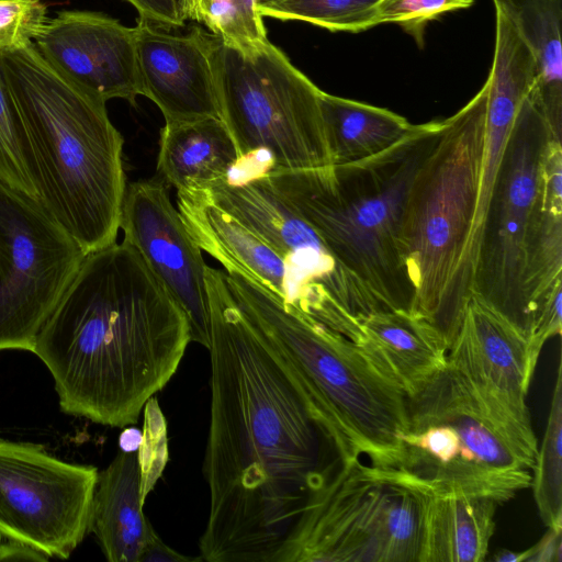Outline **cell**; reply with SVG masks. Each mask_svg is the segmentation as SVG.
<instances>
[{
    "label": "cell",
    "mask_w": 562,
    "mask_h": 562,
    "mask_svg": "<svg viewBox=\"0 0 562 562\" xmlns=\"http://www.w3.org/2000/svg\"><path fill=\"white\" fill-rule=\"evenodd\" d=\"M474 0H381L376 8V25L395 23L424 45L429 22L446 12L470 8Z\"/></svg>",
    "instance_id": "f546056e"
},
{
    "label": "cell",
    "mask_w": 562,
    "mask_h": 562,
    "mask_svg": "<svg viewBox=\"0 0 562 562\" xmlns=\"http://www.w3.org/2000/svg\"><path fill=\"white\" fill-rule=\"evenodd\" d=\"M522 259L527 331L544 299L562 282V143L555 138L548 143L542 159L540 190L528 221Z\"/></svg>",
    "instance_id": "44dd1931"
},
{
    "label": "cell",
    "mask_w": 562,
    "mask_h": 562,
    "mask_svg": "<svg viewBox=\"0 0 562 562\" xmlns=\"http://www.w3.org/2000/svg\"><path fill=\"white\" fill-rule=\"evenodd\" d=\"M561 532L562 530L548 528L543 538L533 547L528 549L529 555L527 561L561 562Z\"/></svg>",
    "instance_id": "d590c367"
},
{
    "label": "cell",
    "mask_w": 562,
    "mask_h": 562,
    "mask_svg": "<svg viewBox=\"0 0 562 562\" xmlns=\"http://www.w3.org/2000/svg\"><path fill=\"white\" fill-rule=\"evenodd\" d=\"M237 162L235 142L218 117L166 122L160 130L157 172L176 190L225 181Z\"/></svg>",
    "instance_id": "603a6c76"
},
{
    "label": "cell",
    "mask_w": 562,
    "mask_h": 562,
    "mask_svg": "<svg viewBox=\"0 0 562 562\" xmlns=\"http://www.w3.org/2000/svg\"><path fill=\"white\" fill-rule=\"evenodd\" d=\"M400 469L432 485L498 504L531 484L535 460L491 415L449 364L407 398Z\"/></svg>",
    "instance_id": "ba28073f"
},
{
    "label": "cell",
    "mask_w": 562,
    "mask_h": 562,
    "mask_svg": "<svg viewBox=\"0 0 562 562\" xmlns=\"http://www.w3.org/2000/svg\"><path fill=\"white\" fill-rule=\"evenodd\" d=\"M442 127L443 120L413 125L396 144L360 161L262 176L383 310L412 311L415 292L401 247L404 212Z\"/></svg>",
    "instance_id": "277c9868"
},
{
    "label": "cell",
    "mask_w": 562,
    "mask_h": 562,
    "mask_svg": "<svg viewBox=\"0 0 562 562\" xmlns=\"http://www.w3.org/2000/svg\"><path fill=\"white\" fill-rule=\"evenodd\" d=\"M213 67L221 120L238 160L267 170L331 164L322 90L269 40L237 47L213 35Z\"/></svg>",
    "instance_id": "52a82bcc"
},
{
    "label": "cell",
    "mask_w": 562,
    "mask_h": 562,
    "mask_svg": "<svg viewBox=\"0 0 562 562\" xmlns=\"http://www.w3.org/2000/svg\"><path fill=\"white\" fill-rule=\"evenodd\" d=\"M391 474L411 488L422 509L417 562H481L495 530L496 501L424 482L400 468Z\"/></svg>",
    "instance_id": "d6986e66"
},
{
    "label": "cell",
    "mask_w": 562,
    "mask_h": 562,
    "mask_svg": "<svg viewBox=\"0 0 562 562\" xmlns=\"http://www.w3.org/2000/svg\"><path fill=\"white\" fill-rule=\"evenodd\" d=\"M180 217L201 250L282 302L321 321V305L291 266L260 236L217 206L203 188L177 190Z\"/></svg>",
    "instance_id": "ac0fdd59"
},
{
    "label": "cell",
    "mask_w": 562,
    "mask_h": 562,
    "mask_svg": "<svg viewBox=\"0 0 562 562\" xmlns=\"http://www.w3.org/2000/svg\"><path fill=\"white\" fill-rule=\"evenodd\" d=\"M203 189L217 206L260 236L291 266L316 296L322 324L350 337L359 317L385 311L262 176L239 183L220 181Z\"/></svg>",
    "instance_id": "4fadbf2b"
},
{
    "label": "cell",
    "mask_w": 562,
    "mask_h": 562,
    "mask_svg": "<svg viewBox=\"0 0 562 562\" xmlns=\"http://www.w3.org/2000/svg\"><path fill=\"white\" fill-rule=\"evenodd\" d=\"M135 29L140 92L159 108L165 121L221 119L213 36L198 27L173 34L145 19Z\"/></svg>",
    "instance_id": "e0dca14e"
},
{
    "label": "cell",
    "mask_w": 562,
    "mask_h": 562,
    "mask_svg": "<svg viewBox=\"0 0 562 562\" xmlns=\"http://www.w3.org/2000/svg\"><path fill=\"white\" fill-rule=\"evenodd\" d=\"M137 457L140 467V497L145 504L168 460L166 420L154 396L144 407V426Z\"/></svg>",
    "instance_id": "4dcf8cb0"
},
{
    "label": "cell",
    "mask_w": 562,
    "mask_h": 562,
    "mask_svg": "<svg viewBox=\"0 0 562 562\" xmlns=\"http://www.w3.org/2000/svg\"><path fill=\"white\" fill-rule=\"evenodd\" d=\"M194 20L223 42L247 47L268 40L257 0H200Z\"/></svg>",
    "instance_id": "f1b7e54d"
},
{
    "label": "cell",
    "mask_w": 562,
    "mask_h": 562,
    "mask_svg": "<svg viewBox=\"0 0 562 562\" xmlns=\"http://www.w3.org/2000/svg\"><path fill=\"white\" fill-rule=\"evenodd\" d=\"M533 498L543 524L562 530V368L558 367L548 422L531 469Z\"/></svg>",
    "instance_id": "484cf974"
},
{
    "label": "cell",
    "mask_w": 562,
    "mask_h": 562,
    "mask_svg": "<svg viewBox=\"0 0 562 562\" xmlns=\"http://www.w3.org/2000/svg\"><path fill=\"white\" fill-rule=\"evenodd\" d=\"M211 405L202 561L277 562L341 464L305 381L206 267Z\"/></svg>",
    "instance_id": "6da1fadb"
},
{
    "label": "cell",
    "mask_w": 562,
    "mask_h": 562,
    "mask_svg": "<svg viewBox=\"0 0 562 562\" xmlns=\"http://www.w3.org/2000/svg\"><path fill=\"white\" fill-rule=\"evenodd\" d=\"M356 344L406 395H416L448 366L449 342L429 321L395 308L358 318Z\"/></svg>",
    "instance_id": "ffe728a7"
},
{
    "label": "cell",
    "mask_w": 562,
    "mask_h": 562,
    "mask_svg": "<svg viewBox=\"0 0 562 562\" xmlns=\"http://www.w3.org/2000/svg\"><path fill=\"white\" fill-rule=\"evenodd\" d=\"M516 29L535 59L537 76L528 97L553 135H562V0H493Z\"/></svg>",
    "instance_id": "cb8c5ba5"
},
{
    "label": "cell",
    "mask_w": 562,
    "mask_h": 562,
    "mask_svg": "<svg viewBox=\"0 0 562 562\" xmlns=\"http://www.w3.org/2000/svg\"><path fill=\"white\" fill-rule=\"evenodd\" d=\"M0 66L40 201L86 255L115 243L126 192L124 139L105 102L63 76L33 44L0 53Z\"/></svg>",
    "instance_id": "3957f363"
},
{
    "label": "cell",
    "mask_w": 562,
    "mask_h": 562,
    "mask_svg": "<svg viewBox=\"0 0 562 562\" xmlns=\"http://www.w3.org/2000/svg\"><path fill=\"white\" fill-rule=\"evenodd\" d=\"M422 509L387 467L341 463L277 562H417Z\"/></svg>",
    "instance_id": "9c48e42d"
},
{
    "label": "cell",
    "mask_w": 562,
    "mask_h": 562,
    "mask_svg": "<svg viewBox=\"0 0 562 562\" xmlns=\"http://www.w3.org/2000/svg\"><path fill=\"white\" fill-rule=\"evenodd\" d=\"M142 432L136 428L124 429L119 438V445L124 452H135L140 443Z\"/></svg>",
    "instance_id": "74e56055"
},
{
    "label": "cell",
    "mask_w": 562,
    "mask_h": 562,
    "mask_svg": "<svg viewBox=\"0 0 562 562\" xmlns=\"http://www.w3.org/2000/svg\"><path fill=\"white\" fill-rule=\"evenodd\" d=\"M33 45L56 70L98 100L124 99L135 105L142 95L135 27L99 12L61 11L46 20Z\"/></svg>",
    "instance_id": "2e32d148"
},
{
    "label": "cell",
    "mask_w": 562,
    "mask_h": 562,
    "mask_svg": "<svg viewBox=\"0 0 562 562\" xmlns=\"http://www.w3.org/2000/svg\"><path fill=\"white\" fill-rule=\"evenodd\" d=\"M487 80L457 113L420 165L408 193L401 247L414 286L412 312L449 346L473 294L469 244L479 199L486 130Z\"/></svg>",
    "instance_id": "8992f818"
},
{
    "label": "cell",
    "mask_w": 562,
    "mask_h": 562,
    "mask_svg": "<svg viewBox=\"0 0 562 562\" xmlns=\"http://www.w3.org/2000/svg\"><path fill=\"white\" fill-rule=\"evenodd\" d=\"M319 104L333 165L373 157L396 144L413 127L405 117L387 109L324 91Z\"/></svg>",
    "instance_id": "d4e9b609"
},
{
    "label": "cell",
    "mask_w": 562,
    "mask_h": 562,
    "mask_svg": "<svg viewBox=\"0 0 562 562\" xmlns=\"http://www.w3.org/2000/svg\"><path fill=\"white\" fill-rule=\"evenodd\" d=\"M266 1H269V0H257V4H258V3L266 2Z\"/></svg>",
    "instance_id": "60d3db41"
},
{
    "label": "cell",
    "mask_w": 562,
    "mask_h": 562,
    "mask_svg": "<svg viewBox=\"0 0 562 562\" xmlns=\"http://www.w3.org/2000/svg\"><path fill=\"white\" fill-rule=\"evenodd\" d=\"M190 341L184 313L123 240L86 256L33 353L64 413L123 428L170 381Z\"/></svg>",
    "instance_id": "7a4b0ae2"
},
{
    "label": "cell",
    "mask_w": 562,
    "mask_h": 562,
    "mask_svg": "<svg viewBox=\"0 0 562 562\" xmlns=\"http://www.w3.org/2000/svg\"><path fill=\"white\" fill-rule=\"evenodd\" d=\"M552 138L559 139L541 110L527 95L505 145L474 268L473 294L524 333L527 327L521 294L524 239L540 190L542 159Z\"/></svg>",
    "instance_id": "8fae6325"
},
{
    "label": "cell",
    "mask_w": 562,
    "mask_h": 562,
    "mask_svg": "<svg viewBox=\"0 0 562 562\" xmlns=\"http://www.w3.org/2000/svg\"><path fill=\"white\" fill-rule=\"evenodd\" d=\"M120 228L171 299L184 313L191 341L211 345L206 267L165 183L157 179L126 186Z\"/></svg>",
    "instance_id": "9a60e30c"
},
{
    "label": "cell",
    "mask_w": 562,
    "mask_h": 562,
    "mask_svg": "<svg viewBox=\"0 0 562 562\" xmlns=\"http://www.w3.org/2000/svg\"><path fill=\"white\" fill-rule=\"evenodd\" d=\"M137 452L121 451L99 473L89 531L110 562H138L151 528L143 513Z\"/></svg>",
    "instance_id": "7402d4cb"
},
{
    "label": "cell",
    "mask_w": 562,
    "mask_h": 562,
    "mask_svg": "<svg viewBox=\"0 0 562 562\" xmlns=\"http://www.w3.org/2000/svg\"><path fill=\"white\" fill-rule=\"evenodd\" d=\"M447 359L491 415L536 461L538 443L526 404L535 368L524 330L472 294Z\"/></svg>",
    "instance_id": "5bb4252c"
},
{
    "label": "cell",
    "mask_w": 562,
    "mask_h": 562,
    "mask_svg": "<svg viewBox=\"0 0 562 562\" xmlns=\"http://www.w3.org/2000/svg\"><path fill=\"white\" fill-rule=\"evenodd\" d=\"M529 555V550L524 551H509V550H502L498 551L494 557L493 560L496 562H521L527 561Z\"/></svg>",
    "instance_id": "f35d334b"
},
{
    "label": "cell",
    "mask_w": 562,
    "mask_h": 562,
    "mask_svg": "<svg viewBox=\"0 0 562 562\" xmlns=\"http://www.w3.org/2000/svg\"><path fill=\"white\" fill-rule=\"evenodd\" d=\"M224 278L241 311L305 381L341 463L367 457L372 465L400 467L408 431L404 392L345 335L239 273Z\"/></svg>",
    "instance_id": "5b68a950"
},
{
    "label": "cell",
    "mask_w": 562,
    "mask_h": 562,
    "mask_svg": "<svg viewBox=\"0 0 562 562\" xmlns=\"http://www.w3.org/2000/svg\"><path fill=\"white\" fill-rule=\"evenodd\" d=\"M381 0H269L258 3L262 16L304 21L331 32L360 33L376 26Z\"/></svg>",
    "instance_id": "4316f807"
},
{
    "label": "cell",
    "mask_w": 562,
    "mask_h": 562,
    "mask_svg": "<svg viewBox=\"0 0 562 562\" xmlns=\"http://www.w3.org/2000/svg\"><path fill=\"white\" fill-rule=\"evenodd\" d=\"M145 19L170 30L194 18V0H126Z\"/></svg>",
    "instance_id": "836d02e7"
},
{
    "label": "cell",
    "mask_w": 562,
    "mask_h": 562,
    "mask_svg": "<svg viewBox=\"0 0 562 562\" xmlns=\"http://www.w3.org/2000/svg\"><path fill=\"white\" fill-rule=\"evenodd\" d=\"M46 20L40 0H0V53L33 44Z\"/></svg>",
    "instance_id": "1f68e13d"
},
{
    "label": "cell",
    "mask_w": 562,
    "mask_h": 562,
    "mask_svg": "<svg viewBox=\"0 0 562 562\" xmlns=\"http://www.w3.org/2000/svg\"><path fill=\"white\" fill-rule=\"evenodd\" d=\"M561 297L562 282L544 299L526 333L529 358L535 369L546 341L561 334Z\"/></svg>",
    "instance_id": "d6a6232c"
},
{
    "label": "cell",
    "mask_w": 562,
    "mask_h": 562,
    "mask_svg": "<svg viewBox=\"0 0 562 562\" xmlns=\"http://www.w3.org/2000/svg\"><path fill=\"white\" fill-rule=\"evenodd\" d=\"M99 472L0 439V536L68 559L89 532Z\"/></svg>",
    "instance_id": "7c38bea8"
},
{
    "label": "cell",
    "mask_w": 562,
    "mask_h": 562,
    "mask_svg": "<svg viewBox=\"0 0 562 562\" xmlns=\"http://www.w3.org/2000/svg\"><path fill=\"white\" fill-rule=\"evenodd\" d=\"M86 256L38 198L0 181V350L33 352Z\"/></svg>",
    "instance_id": "30bf717a"
},
{
    "label": "cell",
    "mask_w": 562,
    "mask_h": 562,
    "mask_svg": "<svg viewBox=\"0 0 562 562\" xmlns=\"http://www.w3.org/2000/svg\"><path fill=\"white\" fill-rule=\"evenodd\" d=\"M202 561L201 557L184 555L167 546L151 527L143 543L138 562H191Z\"/></svg>",
    "instance_id": "e575fe53"
},
{
    "label": "cell",
    "mask_w": 562,
    "mask_h": 562,
    "mask_svg": "<svg viewBox=\"0 0 562 562\" xmlns=\"http://www.w3.org/2000/svg\"><path fill=\"white\" fill-rule=\"evenodd\" d=\"M49 559L48 555L22 542L12 539L0 541V561L46 562Z\"/></svg>",
    "instance_id": "8d00e7d4"
},
{
    "label": "cell",
    "mask_w": 562,
    "mask_h": 562,
    "mask_svg": "<svg viewBox=\"0 0 562 562\" xmlns=\"http://www.w3.org/2000/svg\"><path fill=\"white\" fill-rule=\"evenodd\" d=\"M199 1L200 0H194V16H195V10H196V5H198ZM193 20H194V18H193Z\"/></svg>",
    "instance_id": "ab89813d"
},
{
    "label": "cell",
    "mask_w": 562,
    "mask_h": 562,
    "mask_svg": "<svg viewBox=\"0 0 562 562\" xmlns=\"http://www.w3.org/2000/svg\"><path fill=\"white\" fill-rule=\"evenodd\" d=\"M0 181L38 198L26 135L0 66Z\"/></svg>",
    "instance_id": "83f0119b"
}]
</instances>
